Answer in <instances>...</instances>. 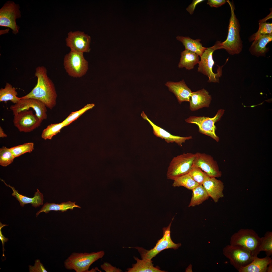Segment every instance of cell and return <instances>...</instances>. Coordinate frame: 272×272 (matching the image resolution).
Returning a JSON list of instances; mask_svg holds the SVG:
<instances>
[{"label":"cell","mask_w":272,"mask_h":272,"mask_svg":"<svg viewBox=\"0 0 272 272\" xmlns=\"http://www.w3.org/2000/svg\"><path fill=\"white\" fill-rule=\"evenodd\" d=\"M35 74L37 79V84L30 92L19 98L21 99L32 98L37 99L51 110L56 105L57 97L54 84L48 76L47 70L44 66L37 67Z\"/></svg>","instance_id":"obj_1"},{"label":"cell","mask_w":272,"mask_h":272,"mask_svg":"<svg viewBox=\"0 0 272 272\" xmlns=\"http://www.w3.org/2000/svg\"><path fill=\"white\" fill-rule=\"evenodd\" d=\"M231 10L227 36L226 40L220 42V48L225 49L230 54L234 55L240 53L243 48L242 41L240 35V26L238 20L235 14L234 6L232 2L226 0Z\"/></svg>","instance_id":"obj_2"},{"label":"cell","mask_w":272,"mask_h":272,"mask_svg":"<svg viewBox=\"0 0 272 272\" xmlns=\"http://www.w3.org/2000/svg\"><path fill=\"white\" fill-rule=\"evenodd\" d=\"M105 254L103 250L91 253L73 252L65 260L64 266L66 269L76 272H87L91 265Z\"/></svg>","instance_id":"obj_3"},{"label":"cell","mask_w":272,"mask_h":272,"mask_svg":"<svg viewBox=\"0 0 272 272\" xmlns=\"http://www.w3.org/2000/svg\"><path fill=\"white\" fill-rule=\"evenodd\" d=\"M261 240V237L253 229H241L231 236L230 245L241 247L256 257L260 253L258 249Z\"/></svg>","instance_id":"obj_4"},{"label":"cell","mask_w":272,"mask_h":272,"mask_svg":"<svg viewBox=\"0 0 272 272\" xmlns=\"http://www.w3.org/2000/svg\"><path fill=\"white\" fill-rule=\"evenodd\" d=\"M173 219L174 218L168 226L163 228L162 237L158 240L155 246L153 248L148 250L138 247L128 248H134L137 250L140 255L142 259L146 261L151 260L153 258L164 250L169 249H173L175 250L178 249L181 246V244L174 243L172 240L170 236V228Z\"/></svg>","instance_id":"obj_5"},{"label":"cell","mask_w":272,"mask_h":272,"mask_svg":"<svg viewBox=\"0 0 272 272\" xmlns=\"http://www.w3.org/2000/svg\"><path fill=\"white\" fill-rule=\"evenodd\" d=\"M220 41L216 42L213 46L207 48L200 56L201 59L198 63L197 71L209 78L208 82H219V78L222 74L223 66H218L217 73H214L213 67L214 64L213 54L215 50L220 49Z\"/></svg>","instance_id":"obj_6"},{"label":"cell","mask_w":272,"mask_h":272,"mask_svg":"<svg viewBox=\"0 0 272 272\" xmlns=\"http://www.w3.org/2000/svg\"><path fill=\"white\" fill-rule=\"evenodd\" d=\"M83 53L71 50L65 55L63 65L66 72L73 78L84 76L88 69V63L85 58Z\"/></svg>","instance_id":"obj_7"},{"label":"cell","mask_w":272,"mask_h":272,"mask_svg":"<svg viewBox=\"0 0 272 272\" xmlns=\"http://www.w3.org/2000/svg\"><path fill=\"white\" fill-rule=\"evenodd\" d=\"M195 154L184 153L174 157L167 168V178L174 180L185 174H188L192 166Z\"/></svg>","instance_id":"obj_8"},{"label":"cell","mask_w":272,"mask_h":272,"mask_svg":"<svg viewBox=\"0 0 272 272\" xmlns=\"http://www.w3.org/2000/svg\"><path fill=\"white\" fill-rule=\"evenodd\" d=\"M224 111V110L222 109L219 110L213 118L204 116H190L185 121L187 123L196 124L198 127L200 133L210 137L218 142L219 139L215 133L216 127L215 124L220 119Z\"/></svg>","instance_id":"obj_9"},{"label":"cell","mask_w":272,"mask_h":272,"mask_svg":"<svg viewBox=\"0 0 272 272\" xmlns=\"http://www.w3.org/2000/svg\"><path fill=\"white\" fill-rule=\"evenodd\" d=\"M223 254L229 260L230 264L238 271L250 263L255 257L249 251L241 247L228 245Z\"/></svg>","instance_id":"obj_10"},{"label":"cell","mask_w":272,"mask_h":272,"mask_svg":"<svg viewBox=\"0 0 272 272\" xmlns=\"http://www.w3.org/2000/svg\"><path fill=\"white\" fill-rule=\"evenodd\" d=\"M19 8V5L9 1L0 10V25L10 28L15 34L18 33L19 30L16 20L21 17Z\"/></svg>","instance_id":"obj_11"},{"label":"cell","mask_w":272,"mask_h":272,"mask_svg":"<svg viewBox=\"0 0 272 272\" xmlns=\"http://www.w3.org/2000/svg\"><path fill=\"white\" fill-rule=\"evenodd\" d=\"M42 121L31 110L21 111L14 115L13 123L21 132H29L39 127Z\"/></svg>","instance_id":"obj_12"},{"label":"cell","mask_w":272,"mask_h":272,"mask_svg":"<svg viewBox=\"0 0 272 272\" xmlns=\"http://www.w3.org/2000/svg\"><path fill=\"white\" fill-rule=\"evenodd\" d=\"M46 108L40 101L34 98H28L20 99L17 103L11 106L10 109L14 115L21 111L32 108L35 111L36 115L43 121L47 118Z\"/></svg>","instance_id":"obj_13"},{"label":"cell","mask_w":272,"mask_h":272,"mask_svg":"<svg viewBox=\"0 0 272 272\" xmlns=\"http://www.w3.org/2000/svg\"><path fill=\"white\" fill-rule=\"evenodd\" d=\"M195 154L193 165L200 168L209 177L218 178L221 176L222 172L217 162L211 155L199 152Z\"/></svg>","instance_id":"obj_14"},{"label":"cell","mask_w":272,"mask_h":272,"mask_svg":"<svg viewBox=\"0 0 272 272\" xmlns=\"http://www.w3.org/2000/svg\"><path fill=\"white\" fill-rule=\"evenodd\" d=\"M65 40L66 45L71 50L83 53L88 52L90 50L91 38L83 32H70Z\"/></svg>","instance_id":"obj_15"},{"label":"cell","mask_w":272,"mask_h":272,"mask_svg":"<svg viewBox=\"0 0 272 272\" xmlns=\"http://www.w3.org/2000/svg\"><path fill=\"white\" fill-rule=\"evenodd\" d=\"M141 116L143 118L147 120L152 126L153 133L156 137L164 140L167 143H175L180 147L186 141L192 139L191 136L187 137H181L173 135L163 129L156 125L150 120L147 116L143 111Z\"/></svg>","instance_id":"obj_16"},{"label":"cell","mask_w":272,"mask_h":272,"mask_svg":"<svg viewBox=\"0 0 272 272\" xmlns=\"http://www.w3.org/2000/svg\"><path fill=\"white\" fill-rule=\"evenodd\" d=\"M202 185L209 197H210L215 202H217L220 198L224 196L223 183L216 178L208 176Z\"/></svg>","instance_id":"obj_17"},{"label":"cell","mask_w":272,"mask_h":272,"mask_svg":"<svg viewBox=\"0 0 272 272\" xmlns=\"http://www.w3.org/2000/svg\"><path fill=\"white\" fill-rule=\"evenodd\" d=\"M212 99L209 92L204 88L192 92L189 101V109L194 111L204 107H209Z\"/></svg>","instance_id":"obj_18"},{"label":"cell","mask_w":272,"mask_h":272,"mask_svg":"<svg viewBox=\"0 0 272 272\" xmlns=\"http://www.w3.org/2000/svg\"><path fill=\"white\" fill-rule=\"evenodd\" d=\"M165 85L169 90L175 95L180 104L183 101H189L192 92L183 80L178 82H168Z\"/></svg>","instance_id":"obj_19"},{"label":"cell","mask_w":272,"mask_h":272,"mask_svg":"<svg viewBox=\"0 0 272 272\" xmlns=\"http://www.w3.org/2000/svg\"><path fill=\"white\" fill-rule=\"evenodd\" d=\"M1 180L7 186L12 189L13 191L12 195L19 201L21 206L23 207L25 205L30 203L32 206L37 208L43 205L44 196L42 193L40 192L38 189H37V191L35 193L34 197L30 198L19 193L18 191L16 190L14 187L7 184L4 180Z\"/></svg>","instance_id":"obj_20"},{"label":"cell","mask_w":272,"mask_h":272,"mask_svg":"<svg viewBox=\"0 0 272 272\" xmlns=\"http://www.w3.org/2000/svg\"><path fill=\"white\" fill-rule=\"evenodd\" d=\"M272 262L270 256L262 258L255 257L249 264L238 270L239 272H266L268 266Z\"/></svg>","instance_id":"obj_21"},{"label":"cell","mask_w":272,"mask_h":272,"mask_svg":"<svg viewBox=\"0 0 272 272\" xmlns=\"http://www.w3.org/2000/svg\"><path fill=\"white\" fill-rule=\"evenodd\" d=\"M272 40V34L262 36L253 41L249 48L251 53L257 56L265 55L268 49L266 47L267 44Z\"/></svg>","instance_id":"obj_22"},{"label":"cell","mask_w":272,"mask_h":272,"mask_svg":"<svg viewBox=\"0 0 272 272\" xmlns=\"http://www.w3.org/2000/svg\"><path fill=\"white\" fill-rule=\"evenodd\" d=\"M134 259L136 263L132 264L131 268H129L126 269V272H164L158 267L153 266L151 260L146 261L141 260L137 257L134 256Z\"/></svg>","instance_id":"obj_23"},{"label":"cell","mask_w":272,"mask_h":272,"mask_svg":"<svg viewBox=\"0 0 272 272\" xmlns=\"http://www.w3.org/2000/svg\"><path fill=\"white\" fill-rule=\"evenodd\" d=\"M176 38L183 43L185 49L194 52L200 57L207 48L202 46V44L200 42L201 40L200 39L193 40L189 37L179 36H177Z\"/></svg>","instance_id":"obj_24"},{"label":"cell","mask_w":272,"mask_h":272,"mask_svg":"<svg viewBox=\"0 0 272 272\" xmlns=\"http://www.w3.org/2000/svg\"><path fill=\"white\" fill-rule=\"evenodd\" d=\"M198 56L194 52L185 49L181 53L178 67L179 68L185 67L189 70L193 69L194 66L199 62Z\"/></svg>","instance_id":"obj_25"},{"label":"cell","mask_w":272,"mask_h":272,"mask_svg":"<svg viewBox=\"0 0 272 272\" xmlns=\"http://www.w3.org/2000/svg\"><path fill=\"white\" fill-rule=\"evenodd\" d=\"M75 202H73L70 201L62 202L59 204L54 203H49L47 202L44 204L41 209L36 213V217L39 214L42 212H44L47 214L51 211H61L63 212L66 211L69 209L73 210L74 207L81 208L80 206L75 204Z\"/></svg>","instance_id":"obj_26"},{"label":"cell","mask_w":272,"mask_h":272,"mask_svg":"<svg viewBox=\"0 0 272 272\" xmlns=\"http://www.w3.org/2000/svg\"><path fill=\"white\" fill-rule=\"evenodd\" d=\"M17 92L16 88L8 83H6L4 88L0 89V101L6 102L10 101L13 104L17 103L20 100L17 96Z\"/></svg>","instance_id":"obj_27"},{"label":"cell","mask_w":272,"mask_h":272,"mask_svg":"<svg viewBox=\"0 0 272 272\" xmlns=\"http://www.w3.org/2000/svg\"><path fill=\"white\" fill-rule=\"evenodd\" d=\"M192 190V197L189 207L199 205L208 199L209 197L202 185L199 184Z\"/></svg>","instance_id":"obj_28"},{"label":"cell","mask_w":272,"mask_h":272,"mask_svg":"<svg viewBox=\"0 0 272 272\" xmlns=\"http://www.w3.org/2000/svg\"><path fill=\"white\" fill-rule=\"evenodd\" d=\"M199 184L187 174L174 180L172 186L174 187L183 186L188 189L192 190Z\"/></svg>","instance_id":"obj_29"},{"label":"cell","mask_w":272,"mask_h":272,"mask_svg":"<svg viewBox=\"0 0 272 272\" xmlns=\"http://www.w3.org/2000/svg\"><path fill=\"white\" fill-rule=\"evenodd\" d=\"M65 126V124L63 121L60 123L50 124L43 130L41 137L45 140H51L54 136L60 132L61 129Z\"/></svg>","instance_id":"obj_30"},{"label":"cell","mask_w":272,"mask_h":272,"mask_svg":"<svg viewBox=\"0 0 272 272\" xmlns=\"http://www.w3.org/2000/svg\"><path fill=\"white\" fill-rule=\"evenodd\" d=\"M261 238L259 251H264L266 256H270L272 254V232L267 231L264 236Z\"/></svg>","instance_id":"obj_31"},{"label":"cell","mask_w":272,"mask_h":272,"mask_svg":"<svg viewBox=\"0 0 272 272\" xmlns=\"http://www.w3.org/2000/svg\"><path fill=\"white\" fill-rule=\"evenodd\" d=\"M258 30L250 38V41H255L261 37L272 34V23H266L265 21L261 20L259 23Z\"/></svg>","instance_id":"obj_32"},{"label":"cell","mask_w":272,"mask_h":272,"mask_svg":"<svg viewBox=\"0 0 272 272\" xmlns=\"http://www.w3.org/2000/svg\"><path fill=\"white\" fill-rule=\"evenodd\" d=\"M34 143L29 142L10 148L15 158L26 153H30L34 149Z\"/></svg>","instance_id":"obj_33"},{"label":"cell","mask_w":272,"mask_h":272,"mask_svg":"<svg viewBox=\"0 0 272 272\" xmlns=\"http://www.w3.org/2000/svg\"><path fill=\"white\" fill-rule=\"evenodd\" d=\"M15 158L10 148L3 146L0 149V164L6 167L11 163Z\"/></svg>","instance_id":"obj_34"},{"label":"cell","mask_w":272,"mask_h":272,"mask_svg":"<svg viewBox=\"0 0 272 272\" xmlns=\"http://www.w3.org/2000/svg\"><path fill=\"white\" fill-rule=\"evenodd\" d=\"M94 106V104H87L80 110L72 112L63 121L66 126L77 119L86 111L92 109Z\"/></svg>","instance_id":"obj_35"},{"label":"cell","mask_w":272,"mask_h":272,"mask_svg":"<svg viewBox=\"0 0 272 272\" xmlns=\"http://www.w3.org/2000/svg\"><path fill=\"white\" fill-rule=\"evenodd\" d=\"M188 174L199 184L202 185L205 179L208 176L200 168L193 165Z\"/></svg>","instance_id":"obj_36"},{"label":"cell","mask_w":272,"mask_h":272,"mask_svg":"<svg viewBox=\"0 0 272 272\" xmlns=\"http://www.w3.org/2000/svg\"><path fill=\"white\" fill-rule=\"evenodd\" d=\"M29 267L30 272H48L39 259H37L35 261L34 266L29 265Z\"/></svg>","instance_id":"obj_37"},{"label":"cell","mask_w":272,"mask_h":272,"mask_svg":"<svg viewBox=\"0 0 272 272\" xmlns=\"http://www.w3.org/2000/svg\"><path fill=\"white\" fill-rule=\"evenodd\" d=\"M101 269L106 272H122L123 271L107 262H104L100 266Z\"/></svg>","instance_id":"obj_38"},{"label":"cell","mask_w":272,"mask_h":272,"mask_svg":"<svg viewBox=\"0 0 272 272\" xmlns=\"http://www.w3.org/2000/svg\"><path fill=\"white\" fill-rule=\"evenodd\" d=\"M226 2L225 0H208L207 4L211 7L217 8L221 6Z\"/></svg>","instance_id":"obj_39"},{"label":"cell","mask_w":272,"mask_h":272,"mask_svg":"<svg viewBox=\"0 0 272 272\" xmlns=\"http://www.w3.org/2000/svg\"><path fill=\"white\" fill-rule=\"evenodd\" d=\"M204 1L203 0H193L192 2L187 8V11L190 14H192L193 13L197 5Z\"/></svg>","instance_id":"obj_40"},{"label":"cell","mask_w":272,"mask_h":272,"mask_svg":"<svg viewBox=\"0 0 272 272\" xmlns=\"http://www.w3.org/2000/svg\"><path fill=\"white\" fill-rule=\"evenodd\" d=\"M0 239L1 240L2 244L3 245V256H4V244L5 242H7L9 240L8 238L5 237L4 235H3L2 234V231H1V229L3 227L8 226V225L5 224H2V223L0 222Z\"/></svg>","instance_id":"obj_41"},{"label":"cell","mask_w":272,"mask_h":272,"mask_svg":"<svg viewBox=\"0 0 272 272\" xmlns=\"http://www.w3.org/2000/svg\"><path fill=\"white\" fill-rule=\"evenodd\" d=\"M7 135L4 132L3 129L2 127L0 126V137L2 138H4L5 137H7Z\"/></svg>","instance_id":"obj_42"},{"label":"cell","mask_w":272,"mask_h":272,"mask_svg":"<svg viewBox=\"0 0 272 272\" xmlns=\"http://www.w3.org/2000/svg\"><path fill=\"white\" fill-rule=\"evenodd\" d=\"M266 272H272V262L270 263L268 265L267 267Z\"/></svg>","instance_id":"obj_43"}]
</instances>
